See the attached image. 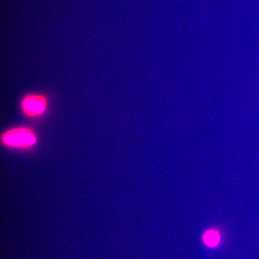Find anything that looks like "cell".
Wrapping results in <instances>:
<instances>
[{"label": "cell", "instance_id": "cell-1", "mask_svg": "<svg viewBox=\"0 0 259 259\" xmlns=\"http://www.w3.org/2000/svg\"><path fill=\"white\" fill-rule=\"evenodd\" d=\"M1 141L6 147L15 150H27L37 144L38 138L33 130L26 126H18L3 133Z\"/></svg>", "mask_w": 259, "mask_h": 259}, {"label": "cell", "instance_id": "cell-2", "mask_svg": "<svg viewBox=\"0 0 259 259\" xmlns=\"http://www.w3.org/2000/svg\"><path fill=\"white\" fill-rule=\"evenodd\" d=\"M22 113L29 118H36L45 114L48 109L47 97L40 94H28L21 100Z\"/></svg>", "mask_w": 259, "mask_h": 259}, {"label": "cell", "instance_id": "cell-3", "mask_svg": "<svg viewBox=\"0 0 259 259\" xmlns=\"http://www.w3.org/2000/svg\"><path fill=\"white\" fill-rule=\"evenodd\" d=\"M203 240L209 247H215L220 241V236L218 233L214 231H209L204 235Z\"/></svg>", "mask_w": 259, "mask_h": 259}]
</instances>
